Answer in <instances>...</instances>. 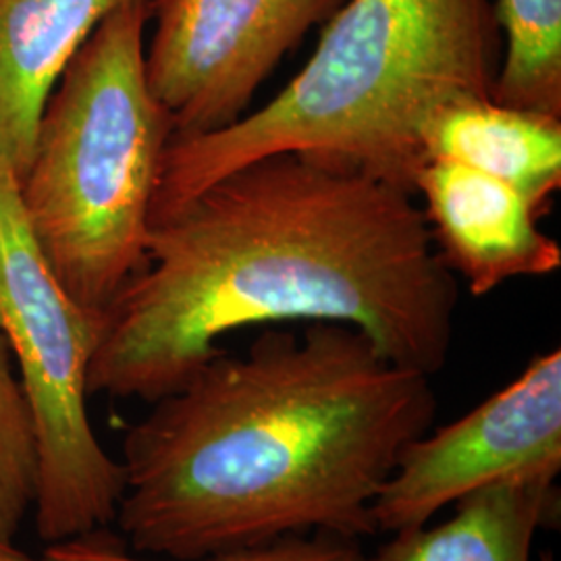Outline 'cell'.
Listing matches in <instances>:
<instances>
[{"mask_svg":"<svg viewBox=\"0 0 561 561\" xmlns=\"http://www.w3.org/2000/svg\"><path fill=\"white\" fill-rule=\"evenodd\" d=\"M458 280L414 192L283 152L248 162L152 221L144 271L102 312L88 396L154 403L245 327L352 324L387 360L445 366Z\"/></svg>","mask_w":561,"mask_h":561,"instance_id":"cell-1","label":"cell"},{"mask_svg":"<svg viewBox=\"0 0 561 561\" xmlns=\"http://www.w3.org/2000/svg\"><path fill=\"white\" fill-rule=\"evenodd\" d=\"M435 416L431 377L360 329L273 324L129 426L113 524L134 553L175 561L287 535L370 537L382 484Z\"/></svg>","mask_w":561,"mask_h":561,"instance_id":"cell-2","label":"cell"},{"mask_svg":"<svg viewBox=\"0 0 561 561\" xmlns=\"http://www.w3.org/2000/svg\"><path fill=\"white\" fill-rule=\"evenodd\" d=\"M300 73L233 125L171 138L152 221L264 157L345 162L414 192L428 121L493 96L502 32L491 0H343Z\"/></svg>","mask_w":561,"mask_h":561,"instance_id":"cell-3","label":"cell"},{"mask_svg":"<svg viewBox=\"0 0 561 561\" xmlns=\"http://www.w3.org/2000/svg\"><path fill=\"white\" fill-rule=\"evenodd\" d=\"M150 0L108 13L42 111L21 210L65 291L101 314L144 271L173 123L146 80Z\"/></svg>","mask_w":561,"mask_h":561,"instance_id":"cell-4","label":"cell"},{"mask_svg":"<svg viewBox=\"0 0 561 561\" xmlns=\"http://www.w3.org/2000/svg\"><path fill=\"white\" fill-rule=\"evenodd\" d=\"M101 314L73 300L48 266L21 210L18 181L0 171V333L18 360L38 442L34 522L42 541L108 528L123 493L88 416V368Z\"/></svg>","mask_w":561,"mask_h":561,"instance_id":"cell-5","label":"cell"},{"mask_svg":"<svg viewBox=\"0 0 561 561\" xmlns=\"http://www.w3.org/2000/svg\"><path fill=\"white\" fill-rule=\"evenodd\" d=\"M343 0H150L157 23L146 80L173 123V138L219 131L301 38Z\"/></svg>","mask_w":561,"mask_h":561,"instance_id":"cell-6","label":"cell"},{"mask_svg":"<svg viewBox=\"0 0 561 561\" xmlns=\"http://www.w3.org/2000/svg\"><path fill=\"white\" fill-rule=\"evenodd\" d=\"M560 470L561 352L551 350L460 421L405 447L373 503L377 533L422 528L482 486Z\"/></svg>","mask_w":561,"mask_h":561,"instance_id":"cell-7","label":"cell"},{"mask_svg":"<svg viewBox=\"0 0 561 561\" xmlns=\"http://www.w3.org/2000/svg\"><path fill=\"white\" fill-rule=\"evenodd\" d=\"M414 196L422 198L439 256L472 296L560 271V243L539 227L545 210L507 183L456 162L428 161L414 178Z\"/></svg>","mask_w":561,"mask_h":561,"instance_id":"cell-8","label":"cell"},{"mask_svg":"<svg viewBox=\"0 0 561 561\" xmlns=\"http://www.w3.org/2000/svg\"><path fill=\"white\" fill-rule=\"evenodd\" d=\"M125 2L131 0H0V171L18 183L62 71Z\"/></svg>","mask_w":561,"mask_h":561,"instance_id":"cell-9","label":"cell"},{"mask_svg":"<svg viewBox=\"0 0 561 561\" xmlns=\"http://www.w3.org/2000/svg\"><path fill=\"white\" fill-rule=\"evenodd\" d=\"M424 159L472 169L518 190L541 210L561 187V117L493 96L449 102L428 121Z\"/></svg>","mask_w":561,"mask_h":561,"instance_id":"cell-10","label":"cell"},{"mask_svg":"<svg viewBox=\"0 0 561 561\" xmlns=\"http://www.w3.org/2000/svg\"><path fill=\"white\" fill-rule=\"evenodd\" d=\"M560 518L558 477H514L461 497L443 524L393 533L366 561H533L537 535Z\"/></svg>","mask_w":561,"mask_h":561,"instance_id":"cell-11","label":"cell"},{"mask_svg":"<svg viewBox=\"0 0 561 561\" xmlns=\"http://www.w3.org/2000/svg\"><path fill=\"white\" fill-rule=\"evenodd\" d=\"M505 48L493 99L561 117V0H497Z\"/></svg>","mask_w":561,"mask_h":561,"instance_id":"cell-12","label":"cell"},{"mask_svg":"<svg viewBox=\"0 0 561 561\" xmlns=\"http://www.w3.org/2000/svg\"><path fill=\"white\" fill-rule=\"evenodd\" d=\"M38 493V442L13 354L0 333V539L15 541Z\"/></svg>","mask_w":561,"mask_h":561,"instance_id":"cell-13","label":"cell"},{"mask_svg":"<svg viewBox=\"0 0 561 561\" xmlns=\"http://www.w3.org/2000/svg\"><path fill=\"white\" fill-rule=\"evenodd\" d=\"M44 560L152 561L134 556L125 541L113 537L106 528L65 541L48 542V547L44 549ZM190 561H366V556L362 551L360 539L341 537L335 533H310L287 535L275 541L231 549Z\"/></svg>","mask_w":561,"mask_h":561,"instance_id":"cell-14","label":"cell"},{"mask_svg":"<svg viewBox=\"0 0 561 561\" xmlns=\"http://www.w3.org/2000/svg\"><path fill=\"white\" fill-rule=\"evenodd\" d=\"M0 561H46V560H34L30 558L27 553H23L21 549H18L13 541H7V539H0Z\"/></svg>","mask_w":561,"mask_h":561,"instance_id":"cell-15","label":"cell"}]
</instances>
